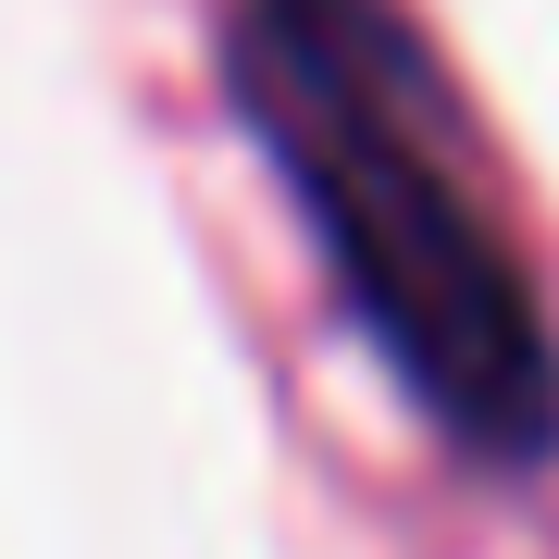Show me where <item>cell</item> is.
I'll return each mask as SVG.
<instances>
[{"mask_svg": "<svg viewBox=\"0 0 559 559\" xmlns=\"http://www.w3.org/2000/svg\"><path fill=\"white\" fill-rule=\"evenodd\" d=\"M224 100L399 399L485 473H547L559 336L423 25L399 0H237Z\"/></svg>", "mask_w": 559, "mask_h": 559, "instance_id": "6da1fadb", "label": "cell"}]
</instances>
